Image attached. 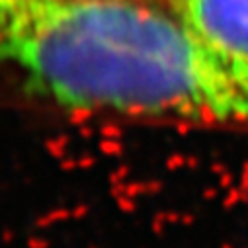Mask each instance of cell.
<instances>
[{"label":"cell","instance_id":"6da1fadb","mask_svg":"<svg viewBox=\"0 0 248 248\" xmlns=\"http://www.w3.org/2000/svg\"><path fill=\"white\" fill-rule=\"evenodd\" d=\"M0 69L65 111L248 129V65L141 0H0Z\"/></svg>","mask_w":248,"mask_h":248},{"label":"cell","instance_id":"7a4b0ae2","mask_svg":"<svg viewBox=\"0 0 248 248\" xmlns=\"http://www.w3.org/2000/svg\"><path fill=\"white\" fill-rule=\"evenodd\" d=\"M190 30L211 49L248 65V0H141Z\"/></svg>","mask_w":248,"mask_h":248}]
</instances>
